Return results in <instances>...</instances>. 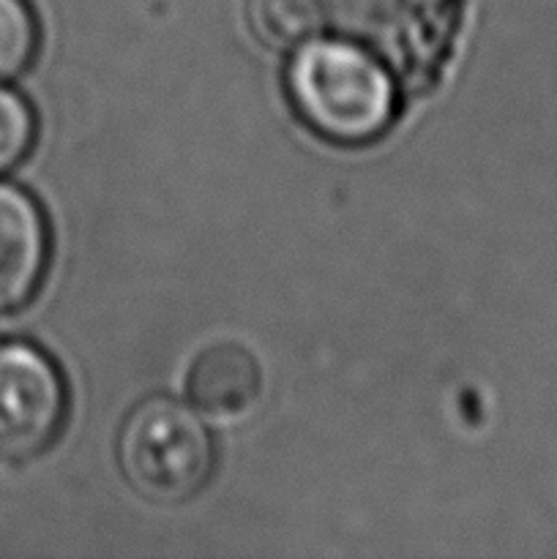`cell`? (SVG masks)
I'll use <instances>...</instances> for the list:
<instances>
[{"label":"cell","instance_id":"4","mask_svg":"<svg viewBox=\"0 0 557 559\" xmlns=\"http://www.w3.org/2000/svg\"><path fill=\"white\" fill-rule=\"evenodd\" d=\"M49 229L25 189L0 180V311H14L36 295L47 271Z\"/></svg>","mask_w":557,"mask_h":559},{"label":"cell","instance_id":"6","mask_svg":"<svg viewBox=\"0 0 557 559\" xmlns=\"http://www.w3.org/2000/svg\"><path fill=\"white\" fill-rule=\"evenodd\" d=\"M246 20L251 33L271 49H295L325 25L322 0H249Z\"/></svg>","mask_w":557,"mask_h":559},{"label":"cell","instance_id":"2","mask_svg":"<svg viewBox=\"0 0 557 559\" xmlns=\"http://www.w3.org/2000/svg\"><path fill=\"white\" fill-rule=\"evenodd\" d=\"M126 484L156 506H183L213 475L216 451L200 415L167 396H153L126 415L118 431Z\"/></svg>","mask_w":557,"mask_h":559},{"label":"cell","instance_id":"1","mask_svg":"<svg viewBox=\"0 0 557 559\" xmlns=\"http://www.w3.org/2000/svg\"><path fill=\"white\" fill-rule=\"evenodd\" d=\"M298 118L322 140L366 145L396 115V85L380 58L349 38H309L293 49L284 74Z\"/></svg>","mask_w":557,"mask_h":559},{"label":"cell","instance_id":"5","mask_svg":"<svg viewBox=\"0 0 557 559\" xmlns=\"http://www.w3.org/2000/svg\"><path fill=\"white\" fill-rule=\"evenodd\" d=\"M186 391L200 413L233 418L246 413L260 396V366L240 344H213L191 364Z\"/></svg>","mask_w":557,"mask_h":559},{"label":"cell","instance_id":"7","mask_svg":"<svg viewBox=\"0 0 557 559\" xmlns=\"http://www.w3.org/2000/svg\"><path fill=\"white\" fill-rule=\"evenodd\" d=\"M38 49V22L27 0H0V82L14 80Z\"/></svg>","mask_w":557,"mask_h":559},{"label":"cell","instance_id":"3","mask_svg":"<svg viewBox=\"0 0 557 559\" xmlns=\"http://www.w3.org/2000/svg\"><path fill=\"white\" fill-rule=\"evenodd\" d=\"M63 420L66 385L55 360L33 344H0V459H36L52 445Z\"/></svg>","mask_w":557,"mask_h":559},{"label":"cell","instance_id":"8","mask_svg":"<svg viewBox=\"0 0 557 559\" xmlns=\"http://www.w3.org/2000/svg\"><path fill=\"white\" fill-rule=\"evenodd\" d=\"M36 140V115L22 93L0 82V175L14 169Z\"/></svg>","mask_w":557,"mask_h":559}]
</instances>
